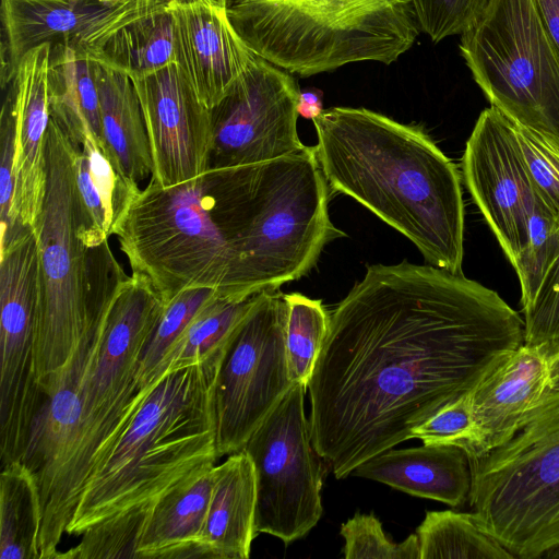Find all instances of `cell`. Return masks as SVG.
<instances>
[{"instance_id": "6da1fadb", "label": "cell", "mask_w": 559, "mask_h": 559, "mask_svg": "<svg viewBox=\"0 0 559 559\" xmlns=\"http://www.w3.org/2000/svg\"><path fill=\"white\" fill-rule=\"evenodd\" d=\"M524 343L495 290L406 260L369 265L330 312L308 384L311 442L337 479L408 439Z\"/></svg>"}, {"instance_id": "7a4b0ae2", "label": "cell", "mask_w": 559, "mask_h": 559, "mask_svg": "<svg viewBox=\"0 0 559 559\" xmlns=\"http://www.w3.org/2000/svg\"><path fill=\"white\" fill-rule=\"evenodd\" d=\"M312 121L329 187L404 235L430 265L462 273L461 177L430 136L367 108L331 107Z\"/></svg>"}, {"instance_id": "3957f363", "label": "cell", "mask_w": 559, "mask_h": 559, "mask_svg": "<svg viewBox=\"0 0 559 559\" xmlns=\"http://www.w3.org/2000/svg\"><path fill=\"white\" fill-rule=\"evenodd\" d=\"M222 356L166 372L87 477L69 535L158 498L218 459L213 389Z\"/></svg>"}, {"instance_id": "277c9868", "label": "cell", "mask_w": 559, "mask_h": 559, "mask_svg": "<svg viewBox=\"0 0 559 559\" xmlns=\"http://www.w3.org/2000/svg\"><path fill=\"white\" fill-rule=\"evenodd\" d=\"M259 57L302 78L345 64H391L420 33L412 0H225Z\"/></svg>"}, {"instance_id": "5b68a950", "label": "cell", "mask_w": 559, "mask_h": 559, "mask_svg": "<svg viewBox=\"0 0 559 559\" xmlns=\"http://www.w3.org/2000/svg\"><path fill=\"white\" fill-rule=\"evenodd\" d=\"M76 145L49 115L47 189L33 227L38 242L40 307L36 368L40 386L59 371L91 326L99 294L100 261L76 193ZM43 390V389H41Z\"/></svg>"}, {"instance_id": "8992f818", "label": "cell", "mask_w": 559, "mask_h": 559, "mask_svg": "<svg viewBox=\"0 0 559 559\" xmlns=\"http://www.w3.org/2000/svg\"><path fill=\"white\" fill-rule=\"evenodd\" d=\"M211 173L170 187L150 180L133 191L114 236L132 273L165 302L193 287L236 293L234 255L214 216Z\"/></svg>"}, {"instance_id": "52a82bcc", "label": "cell", "mask_w": 559, "mask_h": 559, "mask_svg": "<svg viewBox=\"0 0 559 559\" xmlns=\"http://www.w3.org/2000/svg\"><path fill=\"white\" fill-rule=\"evenodd\" d=\"M469 464L468 501L483 531L518 559L559 547V392Z\"/></svg>"}, {"instance_id": "ba28073f", "label": "cell", "mask_w": 559, "mask_h": 559, "mask_svg": "<svg viewBox=\"0 0 559 559\" xmlns=\"http://www.w3.org/2000/svg\"><path fill=\"white\" fill-rule=\"evenodd\" d=\"M165 301L142 275L119 265L106 292L98 334L80 382L82 426L73 467L76 507L90 474L128 428L151 392L141 390L142 353Z\"/></svg>"}, {"instance_id": "9c48e42d", "label": "cell", "mask_w": 559, "mask_h": 559, "mask_svg": "<svg viewBox=\"0 0 559 559\" xmlns=\"http://www.w3.org/2000/svg\"><path fill=\"white\" fill-rule=\"evenodd\" d=\"M460 51L491 106L559 142V50L534 0H489Z\"/></svg>"}, {"instance_id": "30bf717a", "label": "cell", "mask_w": 559, "mask_h": 559, "mask_svg": "<svg viewBox=\"0 0 559 559\" xmlns=\"http://www.w3.org/2000/svg\"><path fill=\"white\" fill-rule=\"evenodd\" d=\"M284 294L264 290L223 354L213 389L218 457L245 443L293 386L286 354Z\"/></svg>"}, {"instance_id": "8fae6325", "label": "cell", "mask_w": 559, "mask_h": 559, "mask_svg": "<svg viewBox=\"0 0 559 559\" xmlns=\"http://www.w3.org/2000/svg\"><path fill=\"white\" fill-rule=\"evenodd\" d=\"M307 388L295 383L245 443L257 484L255 532L289 544L322 515V464L305 413Z\"/></svg>"}, {"instance_id": "7c38bea8", "label": "cell", "mask_w": 559, "mask_h": 559, "mask_svg": "<svg viewBox=\"0 0 559 559\" xmlns=\"http://www.w3.org/2000/svg\"><path fill=\"white\" fill-rule=\"evenodd\" d=\"M300 87L289 72L254 53L227 93L210 108L209 169L276 159L302 151L297 132Z\"/></svg>"}, {"instance_id": "4fadbf2b", "label": "cell", "mask_w": 559, "mask_h": 559, "mask_svg": "<svg viewBox=\"0 0 559 559\" xmlns=\"http://www.w3.org/2000/svg\"><path fill=\"white\" fill-rule=\"evenodd\" d=\"M464 182L504 254L515 261L524 246L536 193L512 122L484 109L462 157Z\"/></svg>"}, {"instance_id": "5bb4252c", "label": "cell", "mask_w": 559, "mask_h": 559, "mask_svg": "<svg viewBox=\"0 0 559 559\" xmlns=\"http://www.w3.org/2000/svg\"><path fill=\"white\" fill-rule=\"evenodd\" d=\"M166 0H1V84L23 57L48 44L91 57L111 35Z\"/></svg>"}, {"instance_id": "9a60e30c", "label": "cell", "mask_w": 559, "mask_h": 559, "mask_svg": "<svg viewBox=\"0 0 559 559\" xmlns=\"http://www.w3.org/2000/svg\"><path fill=\"white\" fill-rule=\"evenodd\" d=\"M132 81L151 146V180L170 187L204 174L212 142L211 112L178 64Z\"/></svg>"}, {"instance_id": "2e32d148", "label": "cell", "mask_w": 559, "mask_h": 559, "mask_svg": "<svg viewBox=\"0 0 559 559\" xmlns=\"http://www.w3.org/2000/svg\"><path fill=\"white\" fill-rule=\"evenodd\" d=\"M559 392V342L523 343L473 390L469 460L507 441L524 418Z\"/></svg>"}, {"instance_id": "e0dca14e", "label": "cell", "mask_w": 559, "mask_h": 559, "mask_svg": "<svg viewBox=\"0 0 559 559\" xmlns=\"http://www.w3.org/2000/svg\"><path fill=\"white\" fill-rule=\"evenodd\" d=\"M168 4L176 63L211 108L247 69L254 52L234 29L225 0H168Z\"/></svg>"}, {"instance_id": "ac0fdd59", "label": "cell", "mask_w": 559, "mask_h": 559, "mask_svg": "<svg viewBox=\"0 0 559 559\" xmlns=\"http://www.w3.org/2000/svg\"><path fill=\"white\" fill-rule=\"evenodd\" d=\"M50 45H40L21 60L4 100L15 121L14 211L19 223L34 227L47 189L46 135L49 122Z\"/></svg>"}, {"instance_id": "d6986e66", "label": "cell", "mask_w": 559, "mask_h": 559, "mask_svg": "<svg viewBox=\"0 0 559 559\" xmlns=\"http://www.w3.org/2000/svg\"><path fill=\"white\" fill-rule=\"evenodd\" d=\"M352 475L453 508L466 503L472 485L469 459L455 444L391 448L359 464Z\"/></svg>"}, {"instance_id": "ffe728a7", "label": "cell", "mask_w": 559, "mask_h": 559, "mask_svg": "<svg viewBox=\"0 0 559 559\" xmlns=\"http://www.w3.org/2000/svg\"><path fill=\"white\" fill-rule=\"evenodd\" d=\"M213 467L192 473L153 501L138 559H211L200 540L212 496Z\"/></svg>"}, {"instance_id": "44dd1931", "label": "cell", "mask_w": 559, "mask_h": 559, "mask_svg": "<svg viewBox=\"0 0 559 559\" xmlns=\"http://www.w3.org/2000/svg\"><path fill=\"white\" fill-rule=\"evenodd\" d=\"M257 484L243 451L213 467V488L200 543L211 559H248L255 532Z\"/></svg>"}, {"instance_id": "7402d4cb", "label": "cell", "mask_w": 559, "mask_h": 559, "mask_svg": "<svg viewBox=\"0 0 559 559\" xmlns=\"http://www.w3.org/2000/svg\"><path fill=\"white\" fill-rule=\"evenodd\" d=\"M103 148L121 178L138 185L153 171L144 116L132 79L94 60Z\"/></svg>"}, {"instance_id": "603a6c76", "label": "cell", "mask_w": 559, "mask_h": 559, "mask_svg": "<svg viewBox=\"0 0 559 559\" xmlns=\"http://www.w3.org/2000/svg\"><path fill=\"white\" fill-rule=\"evenodd\" d=\"M75 185L82 214L96 246L114 236L115 227L139 187L127 183L91 130L76 145Z\"/></svg>"}, {"instance_id": "cb8c5ba5", "label": "cell", "mask_w": 559, "mask_h": 559, "mask_svg": "<svg viewBox=\"0 0 559 559\" xmlns=\"http://www.w3.org/2000/svg\"><path fill=\"white\" fill-rule=\"evenodd\" d=\"M50 108L79 145L91 130L103 148L102 120L94 61L61 46H50ZM104 151V148H103Z\"/></svg>"}, {"instance_id": "d4e9b609", "label": "cell", "mask_w": 559, "mask_h": 559, "mask_svg": "<svg viewBox=\"0 0 559 559\" xmlns=\"http://www.w3.org/2000/svg\"><path fill=\"white\" fill-rule=\"evenodd\" d=\"M90 58L132 80L175 63L174 19L168 0L117 31Z\"/></svg>"}, {"instance_id": "484cf974", "label": "cell", "mask_w": 559, "mask_h": 559, "mask_svg": "<svg viewBox=\"0 0 559 559\" xmlns=\"http://www.w3.org/2000/svg\"><path fill=\"white\" fill-rule=\"evenodd\" d=\"M43 512L38 484L21 462L2 466L0 475V558L39 559Z\"/></svg>"}, {"instance_id": "4316f807", "label": "cell", "mask_w": 559, "mask_h": 559, "mask_svg": "<svg viewBox=\"0 0 559 559\" xmlns=\"http://www.w3.org/2000/svg\"><path fill=\"white\" fill-rule=\"evenodd\" d=\"M258 294L247 297L219 294L210 301L167 356L165 373L222 356Z\"/></svg>"}, {"instance_id": "83f0119b", "label": "cell", "mask_w": 559, "mask_h": 559, "mask_svg": "<svg viewBox=\"0 0 559 559\" xmlns=\"http://www.w3.org/2000/svg\"><path fill=\"white\" fill-rule=\"evenodd\" d=\"M416 534L420 559H514L480 528L472 512L427 511Z\"/></svg>"}, {"instance_id": "f1b7e54d", "label": "cell", "mask_w": 559, "mask_h": 559, "mask_svg": "<svg viewBox=\"0 0 559 559\" xmlns=\"http://www.w3.org/2000/svg\"><path fill=\"white\" fill-rule=\"evenodd\" d=\"M219 293L211 287L187 288L165 304L142 353L138 371L141 390L151 389L164 374V364L199 312Z\"/></svg>"}, {"instance_id": "f546056e", "label": "cell", "mask_w": 559, "mask_h": 559, "mask_svg": "<svg viewBox=\"0 0 559 559\" xmlns=\"http://www.w3.org/2000/svg\"><path fill=\"white\" fill-rule=\"evenodd\" d=\"M287 305L286 354L293 383L308 389L328 333L330 313L321 300L298 293L284 294Z\"/></svg>"}, {"instance_id": "4dcf8cb0", "label": "cell", "mask_w": 559, "mask_h": 559, "mask_svg": "<svg viewBox=\"0 0 559 559\" xmlns=\"http://www.w3.org/2000/svg\"><path fill=\"white\" fill-rule=\"evenodd\" d=\"M559 254V214L536 194L523 248L512 263L521 286V306L535 298L550 265Z\"/></svg>"}, {"instance_id": "1f68e13d", "label": "cell", "mask_w": 559, "mask_h": 559, "mask_svg": "<svg viewBox=\"0 0 559 559\" xmlns=\"http://www.w3.org/2000/svg\"><path fill=\"white\" fill-rule=\"evenodd\" d=\"M153 501L135 506L87 527L81 534V542L66 554H59L58 558H138L140 539Z\"/></svg>"}, {"instance_id": "d6a6232c", "label": "cell", "mask_w": 559, "mask_h": 559, "mask_svg": "<svg viewBox=\"0 0 559 559\" xmlns=\"http://www.w3.org/2000/svg\"><path fill=\"white\" fill-rule=\"evenodd\" d=\"M340 534L345 540L346 559H420L416 533L400 544L393 543L373 514H355L342 524Z\"/></svg>"}, {"instance_id": "836d02e7", "label": "cell", "mask_w": 559, "mask_h": 559, "mask_svg": "<svg viewBox=\"0 0 559 559\" xmlns=\"http://www.w3.org/2000/svg\"><path fill=\"white\" fill-rule=\"evenodd\" d=\"M512 126L535 193L559 214V142L513 122Z\"/></svg>"}, {"instance_id": "e575fe53", "label": "cell", "mask_w": 559, "mask_h": 559, "mask_svg": "<svg viewBox=\"0 0 559 559\" xmlns=\"http://www.w3.org/2000/svg\"><path fill=\"white\" fill-rule=\"evenodd\" d=\"M489 0H412L420 32L432 43L461 35L485 10Z\"/></svg>"}, {"instance_id": "d590c367", "label": "cell", "mask_w": 559, "mask_h": 559, "mask_svg": "<svg viewBox=\"0 0 559 559\" xmlns=\"http://www.w3.org/2000/svg\"><path fill=\"white\" fill-rule=\"evenodd\" d=\"M474 414L472 391L448 403L412 431V439L425 444L466 447L473 436Z\"/></svg>"}, {"instance_id": "8d00e7d4", "label": "cell", "mask_w": 559, "mask_h": 559, "mask_svg": "<svg viewBox=\"0 0 559 559\" xmlns=\"http://www.w3.org/2000/svg\"><path fill=\"white\" fill-rule=\"evenodd\" d=\"M524 343L559 342V254L524 309Z\"/></svg>"}, {"instance_id": "74e56055", "label": "cell", "mask_w": 559, "mask_h": 559, "mask_svg": "<svg viewBox=\"0 0 559 559\" xmlns=\"http://www.w3.org/2000/svg\"><path fill=\"white\" fill-rule=\"evenodd\" d=\"M14 116L4 100L0 116V247L14 240L27 228L19 223L14 211Z\"/></svg>"}, {"instance_id": "f35d334b", "label": "cell", "mask_w": 559, "mask_h": 559, "mask_svg": "<svg viewBox=\"0 0 559 559\" xmlns=\"http://www.w3.org/2000/svg\"><path fill=\"white\" fill-rule=\"evenodd\" d=\"M542 21L559 50V0H534Z\"/></svg>"}, {"instance_id": "ab89813d", "label": "cell", "mask_w": 559, "mask_h": 559, "mask_svg": "<svg viewBox=\"0 0 559 559\" xmlns=\"http://www.w3.org/2000/svg\"><path fill=\"white\" fill-rule=\"evenodd\" d=\"M322 92L316 88L300 90L297 103L298 115L305 119H316L323 111Z\"/></svg>"}, {"instance_id": "60d3db41", "label": "cell", "mask_w": 559, "mask_h": 559, "mask_svg": "<svg viewBox=\"0 0 559 559\" xmlns=\"http://www.w3.org/2000/svg\"><path fill=\"white\" fill-rule=\"evenodd\" d=\"M543 558L546 559H559V547L546 552Z\"/></svg>"}]
</instances>
